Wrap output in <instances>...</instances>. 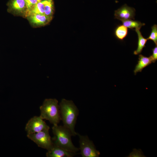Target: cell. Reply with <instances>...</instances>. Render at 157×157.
I'll return each mask as SVG.
<instances>
[{
  "label": "cell",
  "mask_w": 157,
  "mask_h": 157,
  "mask_svg": "<svg viewBox=\"0 0 157 157\" xmlns=\"http://www.w3.org/2000/svg\"><path fill=\"white\" fill-rule=\"evenodd\" d=\"M61 120L63 126L70 131L72 136L77 135L74 128L78 110L72 100L63 99L59 105Z\"/></svg>",
  "instance_id": "cell-1"
},
{
  "label": "cell",
  "mask_w": 157,
  "mask_h": 157,
  "mask_svg": "<svg viewBox=\"0 0 157 157\" xmlns=\"http://www.w3.org/2000/svg\"><path fill=\"white\" fill-rule=\"evenodd\" d=\"M53 144L67 151L76 153L79 148L76 147L72 141V135L69 130L64 126L54 125L52 127Z\"/></svg>",
  "instance_id": "cell-2"
},
{
  "label": "cell",
  "mask_w": 157,
  "mask_h": 157,
  "mask_svg": "<svg viewBox=\"0 0 157 157\" xmlns=\"http://www.w3.org/2000/svg\"><path fill=\"white\" fill-rule=\"evenodd\" d=\"M40 116L43 119L48 120L53 125H57L61 120L59 106L55 99H46L40 107Z\"/></svg>",
  "instance_id": "cell-3"
},
{
  "label": "cell",
  "mask_w": 157,
  "mask_h": 157,
  "mask_svg": "<svg viewBox=\"0 0 157 157\" xmlns=\"http://www.w3.org/2000/svg\"><path fill=\"white\" fill-rule=\"evenodd\" d=\"M79 137V150L83 157H98L100 155L99 151L96 150L93 142L87 136L81 135L78 133Z\"/></svg>",
  "instance_id": "cell-4"
},
{
  "label": "cell",
  "mask_w": 157,
  "mask_h": 157,
  "mask_svg": "<svg viewBox=\"0 0 157 157\" xmlns=\"http://www.w3.org/2000/svg\"><path fill=\"white\" fill-rule=\"evenodd\" d=\"M27 137L35 142L39 147L50 149L53 146V143L49 133V130H45L38 133L28 134Z\"/></svg>",
  "instance_id": "cell-5"
},
{
  "label": "cell",
  "mask_w": 157,
  "mask_h": 157,
  "mask_svg": "<svg viewBox=\"0 0 157 157\" xmlns=\"http://www.w3.org/2000/svg\"><path fill=\"white\" fill-rule=\"evenodd\" d=\"M49 126L40 116H35L28 121L26 126L25 130L27 134H28L49 130Z\"/></svg>",
  "instance_id": "cell-6"
},
{
  "label": "cell",
  "mask_w": 157,
  "mask_h": 157,
  "mask_svg": "<svg viewBox=\"0 0 157 157\" xmlns=\"http://www.w3.org/2000/svg\"><path fill=\"white\" fill-rule=\"evenodd\" d=\"M135 9L125 4L115 11V18L121 21L134 19Z\"/></svg>",
  "instance_id": "cell-7"
},
{
  "label": "cell",
  "mask_w": 157,
  "mask_h": 157,
  "mask_svg": "<svg viewBox=\"0 0 157 157\" xmlns=\"http://www.w3.org/2000/svg\"><path fill=\"white\" fill-rule=\"evenodd\" d=\"M7 6L8 12L25 16L27 9L25 0H9Z\"/></svg>",
  "instance_id": "cell-8"
},
{
  "label": "cell",
  "mask_w": 157,
  "mask_h": 157,
  "mask_svg": "<svg viewBox=\"0 0 157 157\" xmlns=\"http://www.w3.org/2000/svg\"><path fill=\"white\" fill-rule=\"evenodd\" d=\"M53 144L46 154L47 157H72L76 154Z\"/></svg>",
  "instance_id": "cell-9"
},
{
  "label": "cell",
  "mask_w": 157,
  "mask_h": 157,
  "mask_svg": "<svg viewBox=\"0 0 157 157\" xmlns=\"http://www.w3.org/2000/svg\"><path fill=\"white\" fill-rule=\"evenodd\" d=\"M26 17L31 24L35 26H41L48 24L52 18L44 14H33L28 16Z\"/></svg>",
  "instance_id": "cell-10"
},
{
  "label": "cell",
  "mask_w": 157,
  "mask_h": 157,
  "mask_svg": "<svg viewBox=\"0 0 157 157\" xmlns=\"http://www.w3.org/2000/svg\"><path fill=\"white\" fill-rule=\"evenodd\" d=\"M152 61L150 57H147L142 55L139 56L138 63L136 65L134 72L135 75L139 72H141L145 67L151 63Z\"/></svg>",
  "instance_id": "cell-11"
},
{
  "label": "cell",
  "mask_w": 157,
  "mask_h": 157,
  "mask_svg": "<svg viewBox=\"0 0 157 157\" xmlns=\"http://www.w3.org/2000/svg\"><path fill=\"white\" fill-rule=\"evenodd\" d=\"M135 30L138 35V41L137 49L134 51L133 53L134 55H137L140 53L143 48L145 47L147 39L142 36L140 29H136Z\"/></svg>",
  "instance_id": "cell-12"
},
{
  "label": "cell",
  "mask_w": 157,
  "mask_h": 157,
  "mask_svg": "<svg viewBox=\"0 0 157 157\" xmlns=\"http://www.w3.org/2000/svg\"><path fill=\"white\" fill-rule=\"evenodd\" d=\"M128 30L126 27L123 25H119L116 27L114 30V35L118 40L122 41L126 37Z\"/></svg>",
  "instance_id": "cell-13"
},
{
  "label": "cell",
  "mask_w": 157,
  "mask_h": 157,
  "mask_svg": "<svg viewBox=\"0 0 157 157\" xmlns=\"http://www.w3.org/2000/svg\"><path fill=\"white\" fill-rule=\"evenodd\" d=\"M33 14H44V6L41 1L31 8L26 12L25 17Z\"/></svg>",
  "instance_id": "cell-14"
},
{
  "label": "cell",
  "mask_w": 157,
  "mask_h": 157,
  "mask_svg": "<svg viewBox=\"0 0 157 157\" xmlns=\"http://www.w3.org/2000/svg\"><path fill=\"white\" fill-rule=\"evenodd\" d=\"M123 25L131 29H140L141 27L145 25L144 23L132 20L131 19L122 20L121 21Z\"/></svg>",
  "instance_id": "cell-15"
},
{
  "label": "cell",
  "mask_w": 157,
  "mask_h": 157,
  "mask_svg": "<svg viewBox=\"0 0 157 157\" xmlns=\"http://www.w3.org/2000/svg\"><path fill=\"white\" fill-rule=\"evenodd\" d=\"M44 6V14L52 18L54 11L53 0L42 1Z\"/></svg>",
  "instance_id": "cell-16"
},
{
  "label": "cell",
  "mask_w": 157,
  "mask_h": 157,
  "mask_svg": "<svg viewBox=\"0 0 157 157\" xmlns=\"http://www.w3.org/2000/svg\"><path fill=\"white\" fill-rule=\"evenodd\" d=\"M151 31L149 37L147 38L148 40H152L157 45V25L154 24L151 27Z\"/></svg>",
  "instance_id": "cell-17"
},
{
  "label": "cell",
  "mask_w": 157,
  "mask_h": 157,
  "mask_svg": "<svg viewBox=\"0 0 157 157\" xmlns=\"http://www.w3.org/2000/svg\"><path fill=\"white\" fill-rule=\"evenodd\" d=\"M25 1L27 8V12L33 6L41 1V0H25Z\"/></svg>",
  "instance_id": "cell-18"
},
{
  "label": "cell",
  "mask_w": 157,
  "mask_h": 157,
  "mask_svg": "<svg viewBox=\"0 0 157 157\" xmlns=\"http://www.w3.org/2000/svg\"><path fill=\"white\" fill-rule=\"evenodd\" d=\"M128 157H145L140 149H134L133 151L130 154Z\"/></svg>",
  "instance_id": "cell-19"
},
{
  "label": "cell",
  "mask_w": 157,
  "mask_h": 157,
  "mask_svg": "<svg viewBox=\"0 0 157 157\" xmlns=\"http://www.w3.org/2000/svg\"><path fill=\"white\" fill-rule=\"evenodd\" d=\"M152 54L150 56L152 62L155 63L157 60V46H156L152 49Z\"/></svg>",
  "instance_id": "cell-20"
},
{
  "label": "cell",
  "mask_w": 157,
  "mask_h": 157,
  "mask_svg": "<svg viewBox=\"0 0 157 157\" xmlns=\"http://www.w3.org/2000/svg\"><path fill=\"white\" fill-rule=\"evenodd\" d=\"M41 1H43V0H41Z\"/></svg>",
  "instance_id": "cell-21"
}]
</instances>
